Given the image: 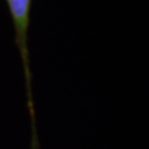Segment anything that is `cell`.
Wrapping results in <instances>:
<instances>
[{
	"label": "cell",
	"instance_id": "obj_1",
	"mask_svg": "<svg viewBox=\"0 0 149 149\" xmlns=\"http://www.w3.org/2000/svg\"><path fill=\"white\" fill-rule=\"evenodd\" d=\"M6 6L10 13L14 31H15V42L20 52V57L24 67V74L26 81L27 91V108H29L31 118V130L32 134H36V120H35V107L32 101V90H31V70H30V54H29V26H30V15L32 0H5Z\"/></svg>",
	"mask_w": 149,
	"mask_h": 149
}]
</instances>
